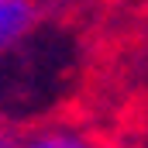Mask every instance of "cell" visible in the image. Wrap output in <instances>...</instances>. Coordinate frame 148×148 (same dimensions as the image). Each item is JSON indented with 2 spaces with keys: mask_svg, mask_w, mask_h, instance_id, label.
I'll use <instances>...</instances> for the list:
<instances>
[{
  "mask_svg": "<svg viewBox=\"0 0 148 148\" xmlns=\"http://www.w3.org/2000/svg\"><path fill=\"white\" fill-rule=\"evenodd\" d=\"M38 24L35 0H0V55L17 48Z\"/></svg>",
  "mask_w": 148,
  "mask_h": 148,
  "instance_id": "obj_1",
  "label": "cell"
},
{
  "mask_svg": "<svg viewBox=\"0 0 148 148\" xmlns=\"http://www.w3.org/2000/svg\"><path fill=\"white\" fill-rule=\"evenodd\" d=\"M21 148H100V141L79 127L55 124V127H41L35 134L21 138Z\"/></svg>",
  "mask_w": 148,
  "mask_h": 148,
  "instance_id": "obj_2",
  "label": "cell"
},
{
  "mask_svg": "<svg viewBox=\"0 0 148 148\" xmlns=\"http://www.w3.org/2000/svg\"><path fill=\"white\" fill-rule=\"evenodd\" d=\"M0 148H21V138L7 127H0Z\"/></svg>",
  "mask_w": 148,
  "mask_h": 148,
  "instance_id": "obj_3",
  "label": "cell"
}]
</instances>
